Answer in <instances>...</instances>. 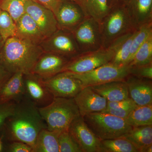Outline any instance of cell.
<instances>
[{
	"label": "cell",
	"mask_w": 152,
	"mask_h": 152,
	"mask_svg": "<svg viewBox=\"0 0 152 152\" xmlns=\"http://www.w3.org/2000/svg\"><path fill=\"white\" fill-rule=\"evenodd\" d=\"M125 120L132 128L152 125V104L137 106Z\"/></svg>",
	"instance_id": "cell-26"
},
{
	"label": "cell",
	"mask_w": 152,
	"mask_h": 152,
	"mask_svg": "<svg viewBox=\"0 0 152 152\" xmlns=\"http://www.w3.org/2000/svg\"><path fill=\"white\" fill-rule=\"evenodd\" d=\"M44 80L54 97L74 98L83 88L80 81L67 72Z\"/></svg>",
	"instance_id": "cell-10"
},
{
	"label": "cell",
	"mask_w": 152,
	"mask_h": 152,
	"mask_svg": "<svg viewBox=\"0 0 152 152\" xmlns=\"http://www.w3.org/2000/svg\"><path fill=\"white\" fill-rule=\"evenodd\" d=\"M101 152H138L132 143L126 137L101 140Z\"/></svg>",
	"instance_id": "cell-27"
},
{
	"label": "cell",
	"mask_w": 152,
	"mask_h": 152,
	"mask_svg": "<svg viewBox=\"0 0 152 152\" xmlns=\"http://www.w3.org/2000/svg\"><path fill=\"white\" fill-rule=\"evenodd\" d=\"M3 143V151L5 152H34L32 147L23 142L14 141Z\"/></svg>",
	"instance_id": "cell-33"
},
{
	"label": "cell",
	"mask_w": 152,
	"mask_h": 152,
	"mask_svg": "<svg viewBox=\"0 0 152 152\" xmlns=\"http://www.w3.org/2000/svg\"><path fill=\"white\" fill-rule=\"evenodd\" d=\"M60 133L49 130L47 128L41 130L36 140L34 152H59Z\"/></svg>",
	"instance_id": "cell-24"
},
{
	"label": "cell",
	"mask_w": 152,
	"mask_h": 152,
	"mask_svg": "<svg viewBox=\"0 0 152 152\" xmlns=\"http://www.w3.org/2000/svg\"><path fill=\"white\" fill-rule=\"evenodd\" d=\"M91 87L107 102L121 101L129 97L127 86L125 80L114 81Z\"/></svg>",
	"instance_id": "cell-21"
},
{
	"label": "cell",
	"mask_w": 152,
	"mask_h": 152,
	"mask_svg": "<svg viewBox=\"0 0 152 152\" xmlns=\"http://www.w3.org/2000/svg\"><path fill=\"white\" fill-rule=\"evenodd\" d=\"M5 41L3 39V38L0 35V52H1V50L4 44Z\"/></svg>",
	"instance_id": "cell-40"
},
{
	"label": "cell",
	"mask_w": 152,
	"mask_h": 152,
	"mask_svg": "<svg viewBox=\"0 0 152 152\" xmlns=\"http://www.w3.org/2000/svg\"><path fill=\"white\" fill-rule=\"evenodd\" d=\"M28 0H0V9L10 14L15 22L25 13L26 3Z\"/></svg>",
	"instance_id": "cell-29"
},
{
	"label": "cell",
	"mask_w": 152,
	"mask_h": 152,
	"mask_svg": "<svg viewBox=\"0 0 152 152\" xmlns=\"http://www.w3.org/2000/svg\"><path fill=\"white\" fill-rule=\"evenodd\" d=\"M83 118L91 130L101 140L123 137L132 129L124 119L107 113H92Z\"/></svg>",
	"instance_id": "cell-5"
},
{
	"label": "cell",
	"mask_w": 152,
	"mask_h": 152,
	"mask_svg": "<svg viewBox=\"0 0 152 152\" xmlns=\"http://www.w3.org/2000/svg\"><path fill=\"white\" fill-rule=\"evenodd\" d=\"M72 32L81 53L103 48L99 23L93 18L87 17Z\"/></svg>",
	"instance_id": "cell-8"
},
{
	"label": "cell",
	"mask_w": 152,
	"mask_h": 152,
	"mask_svg": "<svg viewBox=\"0 0 152 152\" xmlns=\"http://www.w3.org/2000/svg\"><path fill=\"white\" fill-rule=\"evenodd\" d=\"M152 63V34L138 49L128 66L145 65Z\"/></svg>",
	"instance_id": "cell-28"
},
{
	"label": "cell",
	"mask_w": 152,
	"mask_h": 152,
	"mask_svg": "<svg viewBox=\"0 0 152 152\" xmlns=\"http://www.w3.org/2000/svg\"><path fill=\"white\" fill-rule=\"evenodd\" d=\"M79 3L87 17L99 23L111 10L107 0H80Z\"/></svg>",
	"instance_id": "cell-25"
},
{
	"label": "cell",
	"mask_w": 152,
	"mask_h": 152,
	"mask_svg": "<svg viewBox=\"0 0 152 152\" xmlns=\"http://www.w3.org/2000/svg\"><path fill=\"white\" fill-rule=\"evenodd\" d=\"M38 109L47 129L59 133L68 131L71 123L80 116L74 98L55 97L51 103Z\"/></svg>",
	"instance_id": "cell-3"
},
{
	"label": "cell",
	"mask_w": 152,
	"mask_h": 152,
	"mask_svg": "<svg viewBox=\"0 0 152 152\" xmlns=\"http://www.w3.org/2000/svg\"><path fill=\"white\" fill-rule=\"evenodd\" d=\"M24 97L37 107L52 102L54 97L45 83L43 79L31 73L24 75Z\"/></svg>",
	"instance_id": "cell-12"
},
{
	"label": "cell",
	"mask_w": 152,
	"mask_h": 152,
	"mask_svg": "<svg viewBox=\"0 0 152 152\" xmlns=\"http://www.w3.org/2000/svg\"><path fill=\"white\" fill-rule=\"evenodd\" d=\"M24 74L14 73L0 89V103L6 102H18L24 97Z\"/></svg>",
	"instance_id": "cell-18"
},
{
	"label": "cell",
	"mask_w": 152,
	"mask_h": 152,
	"mask_svg": "<svg viewBox=\"0 0 152 152\" xmlns=\"http://www.w3.org/2000/svg\"><path fill=\"white\" fill-rule=\"evenodd\" d=\"M129 66L130 75L137 77L152 80V63L145 65Z\"/></svg>",
	"instance_id": "cell-34"
},
{
	"label": "cell",
	"mask_w": 152,
	"mask_h": 152,
	"mask_svg": "<svg viewBox=\"0 0 152 152\" xmlns=\"http://www.w3.org/2000/svg\"><path fill=\"white\" fill-rule=\"evenodd\" d=\"M12 75L0 64V89Z\"/></svg>",
	"instance_id": "cell-38"
},
{
	"label": "cell",
	"mask_w": 152,
	"mask_h": 152,
	"mask_svg": "<svg viewBox=\"0 0 152 152\" xmlns=\"http://www.w3.org/2000/svg\"><path fill=\"white\" fill-rule=\"evenodd\" d=\"M3 147V143L1 139L0 138V152L2 151Z\"/></svg>",
	"instance_id": "cell-41"
},
{
	"label": "cell",
	"mask_w": 152,
	"mask_h": 152,
	"mask_svg": "<svg viewBox=\"0 0 152 152\" xmlns=\"http://www.w3.org/2000/svg\"><path fill=\"white\" fill-rule=\"evenodd\" d=\"M70 60L54 53L44 52L38 60L31 73L43 79L51 77L62 72Z\"/></svg>",
	"instance_id": "cell-15"
},
{
	"label": "cell",
	"mask_w": 152,
	"mask_h": 152,
	"mask_svg": "<svg viewBox=\"0 0 152 152\" xmlns=\"http://www.w3.org/2000/svg\"><path fill=\"white\" fill-rule=\"evenodd\" d=\"M46 128L38 107L24 97L16 102L13 113L6 120L0 132V138L3 143H26L34 150L39 133Z\"/></svg>",
	"instance_id": "cell-1"
},
{
	"label": "cell",
	"mask_w": 152,
	"mask_h": 152,
	"mask_svg": "<svg viewBox=\"0 0 152 152\" xmlns=\"http://www.w3.org/2000/svg\"><path fill=\"white\" fill-rule=\"evenodd\" d=\"M15 104L13 101L0 103V132L6 120L13 113Z\"/></svg>",
	"instance_id": "cell-36"
},
{
	"label": "cell",
	"mask_w": 152,
	"mask_h": 152,
	"mask_svg": "<svg viewBox=\"0 0 152 152\" xmlns=\"http://www.w3.org/2000/svg\"><path fill=\"white\" fill-rule=\"evenodd\" d=\"M68 132L83 152H101V140L91 130L80 116L73 121Z\"/></svg>",
	"instance_id": "cell-13"
},
{
	"label": "cell",
	"mask_w": 152,
	"mask_h": 152,
	"mask_svg": "<svg viewBox=\"0 0 152 152\" xmlns=\"http://www.w3.org/2000/svg\"><path fill=\"white\" fill-rule=\"evenodd\" d=\"M36 2L51 10L55 14L62 0H33Z\"/></svg>",
	"instance_id": "cell-37"
},
{
	"label": "cell",
	"mask_w": 152,
	"mask_h": 152,
	"mask_svg": "<svg viewBox=\"0 0 152 152\" xmlns=\"http://www.w3.org/2000/svg\"><path fill=\"white\" fill-rule=\"evenodd\" d=\"M39 45L17 37L9 38L0 52V64L13 74L31 73L44 53Z\"/></svg>",
	"instance_id": "cell-2"
},
{
	"label": "cell",
	"mask_w": 152,
	"mask_h": 152,
	"mask_svg": "<svg viewBox=\"0 0 152 152\" xmlns=\"http://www.w3.org/2000/svg\"><path fill=\"white\" fill-rule=\"evenodd\" d=\"M72 1H75L77 2L78 3H79L80 1V0H72Z\"/></svg>",
	"instance_id": "cell-42"
},
{
	"label": "cell",
	"mask_w": 152,
	"mask_h": 152,
	"mask_svg": "<svg viewBox=\"0 0 152 152\" xmlns=\"http://www.w3.org/2000/svg\"><path fill=\"white\" fill-rule=\"evenodd\" d=\"M114 56V52L110 48L81 53L70 60L62 72L84 73L111 62Z\"/></svg>",
	"instance_id": "cell-6"
},
{
	"label": "cell",
	"mask_w": 152,
	"mask_h": 152,
	"mask_svg": "<svg viewBox=\"0 0 152 152\" xmlns=\"http://www.w3.org/2000/svg\"><path fill=\"white\" fill-rule=\"evenodd\" d=\"M126 7L136 28L152 23V0H129Z\"/></svg>",
	"instance_id": "cell-22"
},
{
	"label": "cell",
	"mask_w": 152,
	"mask_h": 152,
	"mask_svg": "<svg viewBox=\"0 0 152 152\" xmlns=\"http://www.w3.org/2000/svg\"><path fill=\"white\" fill-rule=\"evenodd\" d=\"M137 106V105L134 102H133L128 104L116 108L106 109L103 111L102 112L111 114L125 119L130 113Z\"/></svg>",
	"instance_id": "cell-35"
},
{
	"label": "cell",
	"mask_w": 152,
	"mask_h": 152,
	"mask_svg": "<svg viewBox=\"0 0 152 152\" xmlns=\"http://www.w3.org/2000/svg\"><path fill=\"white\" fill-rule=\"evenodd\" d=\"M136 30L121 36L112 43L109 48L114 52V56L110 63L119 66L128 65L130 60L132 42Z\"/></svg>",
	"instance_id": "cell-19"
},
{
	"label": "cell",
	"mask_w": 152,
	"mask_h": 152,
	"mask_svg": "<svg viewBox=\"0 0 152 152\" xmlns=\"http://www.w3.org/2000/svg\"><path fill=\"white\" fill-rule=\"evenodd\" d=\"M124 136L132 143L138 152H152V125L132 128Z\"/></svg>",
	"instance_id": "cell-23"
},
{
	"label": "cell",
	"mask_w": 152,
	"mask_h": 152,
	"mask_svg": "<svg viewBox=\"0 0 152 152\" xmlns=\"http://www.w3.org/2000/svg\"><path fill=\"white\" fill-rule=\"evenodd\" d=\"M81 116L105 110L107 101L96 93L91 86L83 88L74 98Z\"/></svg>",
	"instance_id": "cell-16"
},
{
	"label": "cell",
	"mask_w": 152,
	"mask_h": 152,
	"mask_svg": "<svg viewBox=\"0 0 152 152\" xmlns=\"http://www.w3.org/2000/svg\"><path fill=\"white\" fill-rule=\"evenodd\" d=\"M152 34V23L142 25L137 29L131 46L129 63L132 60L133 57L138 49Z\"/></svg>",
	"instance_id": "cell-30"
},
{
	"label": "cell",
	"mask_w": 152,
	"mask_h": 152,
	"mask_svg": "<svg viewBox=\"0 0 152 152\" xmlns=\"http://www.w3.org/2000/svg\"><path fill=\"white\" fill-rule=\"evenodd\" d=\"M44 52L54 53L70 60L81 52L71 31L59 29L40 45Z\"/></svg>",
	"instance_id": "cell-9"
},
{
	"label": "cell",
	"mask_w": 152,
	"mask_h": 152,
	"mask_svg": "<svg viewBox=\"0 0 152 152\" xmlns=\"http://www.w3.org/2000/svg\"><path fill=\"white\" fill-rule=\"evenodd\" d=\"M25 13L31 17L46 38L50 37L59 29L54 13L51 10L33 0H28Z\"/></svg>",
	"instance_id": "cell-14"
},
{
	"label": "cell",
	"mask_w": 152,
	"mask_h": 152,
	"mask_svg": "<svg viewBox=\"0 0 152 152\" xmlns=\"http://www.w3.org/2000/svg\"><path fill=\"white\" fill-rule=\"evenodd\" d=\"M70 73L80 81L83 88L114 81L124 80L130 75L129 66H119L109 63L84 73Z\"/></svg>",
	"instance_id": "cell-7"
},
{
	"label": "cell",
	"mask_w": 152,
	"mask_h": 152,
	"mask_svg": "<svg viewBox=\"0 0 152 152\" xmlns=\"http://www.w3.org/2000/svg\"><path fill=\"white\" fill-rule=\"evenodd\" d=\"M54 14L59 29L71 31L87 17L80 4L72 0H62Z\"/></svg>",
	"instance_id": "cell-11"
},
{
	"label": "cell",
	"mask_w": 152,
	"mask_h": 152,
	"mask_svg": "<svg viewBox=\"0 0 152 152\" xmlns=\"http://www.w3.org/2000/svg\"><path fill=\"white\" fill-rule=\"evenodd\" d=\"M109 7L111 9L116 7L126 6L129 0H107Z\"/></svg>",
	"instance_id": "cell-39"
},
{
	"label": "cell",
	"mask_w": 152,
	"mask_h": 152,
	"mask_svg": "<svg viewBox=\"0 0 152 152\" xmlns=\"http://www.w3.org/2000/svg\"><path fill=\"white\" fill-rule=\"evenodd\" d=\"M58 144L59 152H83L68 131L60 133Z\"/></svg>",
	"instance_id": "cell-32"
},
{
	"label": "cell",
	"mask_w": 152,
	"mask_h": 152,
	"mask_svg": "<svg viewBox=\"0 0 152 152\" xmlns=\"http://www.w3.org/2000/svg\"><path fill=\"white\" fill-rule=\"evenodd\" d=\"M99 24L103 48H105L121 36L137 29L126 6L111 9Z\"/></svg>",
	"instance_id": "cell-4"
},
{
	"label": "cell",
	"mask_w": 152,
	"mask_h": 152,
	"mask_svg": "<svg viewBox=\"0 0 152 152\" xmlns=\"http://www.w3.org/2000/svg\"><path fill=\"white\" fill-rule=\"evenodd\" d=\"M16 34L15 37L40 45L46 39L31 17L25 13L16 22Z\"/></svg>",
	"instance_id": "cell-20"
},
{
	"label": "cell",
	"mask_w": 152,
	"mask_h": 152,
	"mask_svg": "<svg viewBox=\"0 0 152 152\" xmlns=\"http://www.w3.org/2000/svg\"><path fill=\"white\" fill-rule=\"evenodd\" d=\"M17 27L15 22L8 13L0 9V35L5 42L9 38L15 37Z\"/></svg>",
	"instance_id": "cell-31"
},
{
	"label": "cell",
	"mask_w": 152,
	"mask_h": 152,
	"mask_svg": "<svg viewBox=\"0 0 152 152\" xmlns=\"http://www.w3.org/2000/svg\"><path fill=\"white\" fill-rule=\"evenodd\" d=\"M125 81L127 86L129 97L137 105L152 104V80L129 75Z\"/></svg>",
	"instance_id": "cell-17"
}]
</instances>
